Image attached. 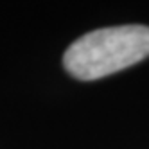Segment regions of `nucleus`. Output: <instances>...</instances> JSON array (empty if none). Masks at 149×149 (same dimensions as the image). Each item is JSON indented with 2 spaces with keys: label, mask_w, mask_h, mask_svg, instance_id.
I'll return each mask as SVG.
<instances>
[{
  "label": "nucleus",
  "mask_w": 149,
  "mask_h": 149,
  "mask_svg": "<svg viewBox=\"0 0 149 149\" xmlns=\"http://www.w3.org/2000/svg\"><path fill=\"white\" fill-rule=\"evenodd\" d=\"M149 56V27L120 25L83 34L67 49L63 65L81 81L102 79Z\"/></svg>",
  "instance_id": "f257e3e1"
}]
</instances>
